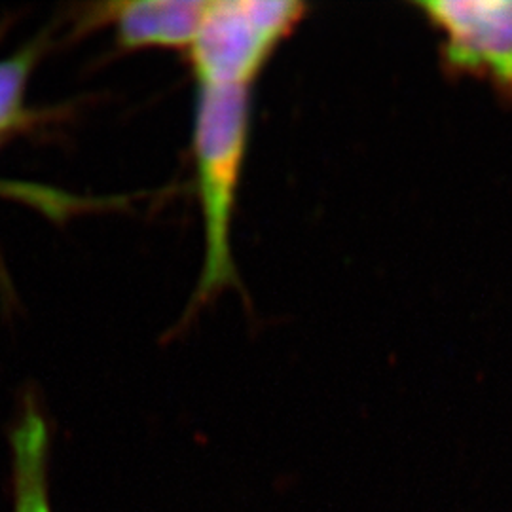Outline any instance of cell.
<instances>
[{
    "instance_id": "obj_1",
    "label": "cell",
    "mask_w": 512,
    "mask_h": 512,
    "mask_svg": "<svg viewBox=\"0 0 512 512\" xmlns=\"http://www.w3.org/2000/svg\"><path fill=\"white\" fill-rule=\"evenodd\" d=\"M251 90L243 84L198 86L192 141L205 253L194 306L207 304L238 279L232 220L249 145Z\"/></svg>"
},
{
    "instance_id": "obj_2",
    "label": "cell",
    "mask_w": 512,
    "mask_h": 512,
    "mask_svg": "<svg viewBox=\"0 0 512 512\" xmlns=\"http://www.w3.org/2000/svg\"><path fill=\"white\" fill-rule=\"evenodd\" d=\"M289 0H213L188 50L198 86H253L275 50L306 18Z\"/></svg>"
},
{
    "instance_id": "obj_3",
    "label": "cell",
    "mask_w": 512,
    "mask_h": 512,
    "mask_svg": "<svg viewBox=\"0 0 512 512\" xmlns=\"http://www.w3.org/2000/svg\"><path fill=\"white\" fill-rule=\"evenodd\" d=\"M416 8L437 29L454 73L480 76L512 95V0H435Z\"/></svg>"
},
{
    "instance_id": "obj_4",
    "label": "cell",
    "mask_w": 512,
    "mask_h": 512,
    "mask_svg": "<svg viewBox=\"0 0 512 512\" xmlns=\"http://www.w3.org/2000/svg\"><path fill=\"white\" fill-rule=\"evenodd\" d=\"M207 0H131L110 4L105 16L124 50H190L207 14Z\"/></svg>"
},
{
    "instance_id": "obj_5",
    "label": "cell",
    "mask_w": 512,
    "mask_h": 512,
    "mask_svg": "<svg viewBox=\"0 0 512 512\" xmlns=\"http://www.w3.org/2000/svg\"><path fill=\"white\" fill-rule=\"evenodd\" d=\"M40 46H27L0 61V137L25 120V93Z\"/></svg>"
},
{
    "instance_id": "obj_6",
    "label": "cell",
    "mask_w": 512,
    "mask_h": 512,
    "mask_svg": "<svg viewBox=\"0 0 512 512\" xmlns=\"http://www.w3.org/2000/svg\"><path fill=\"white\" fill-rule=\"evenodd\" d=\"M14 512H52V507L48 503H42V501H33V503L19 505Z\"/></svg>"
}]
</instances>
